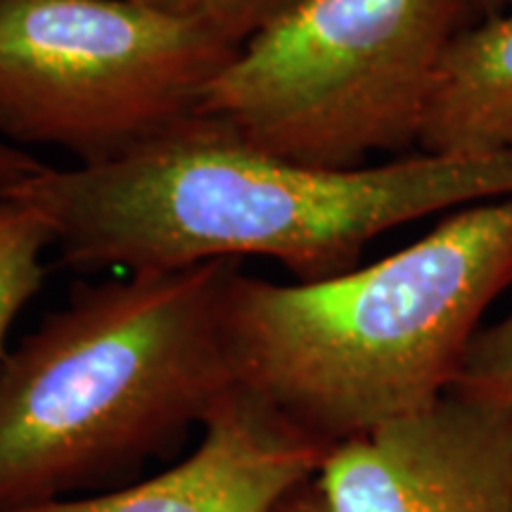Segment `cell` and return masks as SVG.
I'll return each instance as SVG.
<instances>
[{
    "label": "cell",
    "mask_w": 512,
    "mask_h": 512,
    "mask_svg": "<svg viewBox=\"0 0 512 512\" xmlns=\"http://www.w3.org/2000/svg\"><path fill=\"white\" fill-rule=\"evenodd\" d=\"M0 192L36 204L64 264L81 271H178L256 256L311 283L356 268L389 230L512 197V155L418 150L387 164L320 169L197 117L131 155L46 164Z\"/></svg>",
    "instance_id": "cell-1"
},
{
    "label": "cell",
    "mask_w": 512,
    "mask_h": 512,
    "mask_svg": "<svg viewBox=\"0 0 512 512\" xmlns=\"http://www.w3.org/2000/svg\"><path fill=\"white\" fill-rule=\"evenodd\" d=\"M512 287V197L470 204L413 245L311 283L238 271L240 387L335 446L446 396L486 309Z\"/></svg>",
    "instance_id": "cell-2"
},
{
    "label": "cell",
    "mask_w": 512,
    "mask_h": 512,
    "mask_svg": "<svg viewBox=\"0 0 512 512\" xmlns=\"http://www.w3.org/2000/svg\"><path fill=\"white\" fill-rule=\"evenodd\" d=\"M238 261L81 287L0 358V512L60 501L204 425L238 387Z\"/></svg>",
    "instance_id": "cell-3"
},
{
    "label": "cell",
    "mask_w": 512,
    "mask_h": 512,
    "mask_svg": "<svg viewBox=\"0 0 512 512\" xmlns=\"http://www.w3.org/2000/svg\"><path fill=\"white\" fill-rule=\"evenodd\" d=\"M472 0H287L211 81L200 117L290 162L366 166L420 147Z\"/></svg>",
    "instance_id": "cell-4"
},
{
    "label": "cell",
    "mask_w": 512,
    "mask_h": 512,
    "mask_svg": "<svg viewBox=\"0 0 512 512\" xmlns=\"http://www.w3.org/2000/svg\"><path fill=\"white\" fill-rule=\"evenodd\" d=\"M240 46L131 0H0V138L112 162L200 117Z\"/></svg>",
    "instance_id": "cell-5"
},
{
    "label": "cell",
    "mask_w": 512,
    "mask_h": 512,
    "mask_svg": "<svg viewBox=\"0 0 512 512\" xmlns=\"http://www.w3.org/2000/svg\"><path fill=\"white\" fill-rule=\"evenodd\" d=\"M316 484L332 512H512V411L448 392L339 441Z\"/></svg>",
    "instance_id": "cell-6"
},
{
    "label": "cell",
    "mask_w": 512,
    "mask_h": 512,
    "mask_svg": "<svg viewBox=\"0 0 512 512\" xmlns=\"http://www.w3.org/2000/svg\"><path fill=\"white\" fill-rule=\"evenodd\" d=\"M202 427L190 458L143 484L10 512H271L287 491L318 475L332 448L240 384Z\"/></svg>",
    "instance_id": "cell-7"
},
{
    "label": "cell",
    "mask_w": 512,
    "mask_h": 512,
    "mask_svg": "<svg viewBox=\"0 0 512 512\" xmlns=\"http://www.w3.org/2000/svg\"><path fill=\"white\" fill-rule=\"evenodd\" d=\"M418 150L512 155V8L475 19L446 48Z\"/></svg>",
    "instance_id": "cell-8"
},
{
    "label": "cell",
    "mask_w": 512,
    "mask_h": 512,
    "mask_svg": "<svg viewBox=\"0 0 512 512\" xmlns=\"http://www.w3.org/2000/svg\"><path fill=\"white\" fill-rule=\"evenodd\" d=\"M55 233L36 204L0 192V358L17 313L41 290Z\"/></svg>",
    "instance_id": "cell-9"
},
{
    "label": "cell",
    "mask_w": 512,
    "mask_h": 512,
    "mask_svg": "<svg viewBox=\"0 0 512 512\" xmlns=\"http://www.w3.org/2000/svg\"><path fill=\"white\" fill-rule=\"evenodd\" d=\"M451 392L512 411V311L477 332Z\"/></svg>",
    "instance_id": "cell-10"
},
{
    "label": "cell",
    "mask_w": 512,
    "mask_h": 512,
    "mask_svg": "<svg viewBox=\"0 0 512 512\" xmlns=\"http://www.w3.org/2000/svg\"><path fill=\"white\" fill-rule=\"evenodd\" d=\"M162 15L185 19L242 46L287 0H131Z\"/></svg>",
    "instance_id": "cell-11"
},
{
    "label": "cell",
    "mask_w": 512,
    "mask_h": 512,
    "mask_svg": "<svg viewBox=\"0 0 512 512\" xmlns=\"http://www.w3.org/2000/svg\"><path fill=\"white\" fill-rule=\"evenodd\" d=\"M43 169H46V164L41 159L29 155L24 147L10 145L0 138V190L27 181Z\"/></svg>",
    "instance_id": "cell-12"
},
{
    "label": "cell",
    "mask_w": 512,
    "mask_h": 512,
    "mask_svg": "<svg viewBox=\"0 0 512 512\" xmlns=\"http://www.w3.org/2000/svg\"><path fill=\"white\" fill-rule=\"evenodd\" d=\"M271 512H332V510L328 501H325V496L320 494L316 477H313L309 482L294 486L292 491H287Z\"/></svg>",
    "instance_id": "cell-13"
},
{
    "label": "cell",
    "mask_w": 512,
    "mask_h": 512,
    "mask_svg": "<svg viewBox=\"0 0 512 512\" xmlns=\"http://www.w3.org/2000/svg\"><path fill=\"white\" fill-rule=\"evenodd\" d=\"M479 17H491L498 15V12H505L512 8V0H472Z\"/></svg>",
    "instance_id": "cell-14"
}]
</instances>
